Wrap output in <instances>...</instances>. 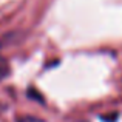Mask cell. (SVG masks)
Masks as SVG:
<instances>
[{
  "mask_svg": "<svg viewBox=\"0 0 122 122\" xmlns=\"http://www.w3.org/2000/svg\"><path fill=\"white\" fill-rule=\"evenodd\" d=\"M9 73H11V66H9L8 59L0 54V81L6 79L9 76Z\"/></svg>",
  "mask_w": 122,
  "mask_h": 122,
  "instance_id": "6da1fadb",
  "label": "cell"
},
{
  "mask_svg": "<svg viewBox=\"0 0 122 122\" xmlns=\"http://www.w3.org/2000/svg\"><path fill=\"white\" fill-rule=\"evenodd\" d=\"M101 119L104 122H116L117 121V113H111L110 116H101Z\"/></svg>",
  "mask_w": 122,
  "mask_h": 122,
  "instance_id": "7a4b0ae2",
  "label": "cell"
},
{
  "mask_svg": "<svg viewBox=\"0 0 122 122\" xmlns=\"http://www.w3.org/2000/svg\"><path fill=\"white\" fill-rule=\"evenodd\" d=\"M30 96H31V97H36L39 102H42V96H40V94H37L34 90H30Z\"/></svg>",
  "mask_w": 122,
  "mask_h": 122,
  "instance_id": "3957f363",
  "label": "cell"
}]
</instances>
